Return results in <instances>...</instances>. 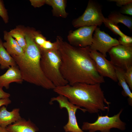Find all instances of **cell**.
Listing matches in <instances>:
<instances>
[{
	"label": "cell",
	"mask_w": 132,
	"mask_h": 132,
	"mask_svg": "<svg viewBox=\"0 0 132 132\" xmlns=\"http://www.w3.org/2000/svg\"><path fill=\"white\" fill-rule=\"evenodd\" d=\"M61 62L60 69L68 84L79 83L93 84L105 82L104 77L98 71L90 55V46L80 47L64 41L60 36L56 40Z\"/></svg>",
	"instance_id": "1"
},
{
	"label": "cell",
	"mask_w": 132,
	"mask_h": 132,
	"mask_svg": "<svg viewBox=\"0 0 132 132\" xmlns=\"http://www.w3.org/2000/svg\"><path fill=\"white\" fill-rule=\"evenodd\" d=\"M34 30L26 28L27 47L23 55L11 56L20 71L23 80L46 89H53L55 87L46 77L41 68V51L34 40Z\"/></svg>",
	"instance_id": "2"
},
{
	"label": "cell",
	"mask_w": 132,
	"mask_h": 132,
	"mask_svg": "<svg viewBox=\"0 0 132 132\" xmlns=\"http://www.w3.org/2000/svg\"><path fill=\"white\" fill-rule=\"evenodd\" d=\"M100 84H93L79 83L72 85L68 84L55 87L53 89L59 95L66 97L71 103L83 107L90 113L109 110L110 103L105 98Z\"/></svg>",
	"instance_id": "3"
},
{
	"label": "cell",
	"mask_w": 132,
	"mask_h": 132,
	"mask_svg": "<svg viewBox=\"0 0 132 132\" xmlns=\"http://www.w3.org/2000/svg\"><path fill=\"white\" fill-rule=\"evenodd\" d=\"M39 48L41 53V66L46 77L55 87L68 84L60 72L61 58L58 50H46Z\"/></svg>",
	"instance_id": "4"
},
{
	"label": "cell",
	"mask_w": 132,
	"mask_h": 132,
	"mask_svg": "<svg viewBox=\"0 0 132 132\" xmlns=\"http://www.w3.org/2000/svg\"><path fill=\"white\" fill-rule=\"evenodd\" d=\"M123 110L121 109L118 114L111 117L109 116L108 114L104 116L99 115L97 120L94 122H84L81 129L89 132H95L97 131L110 132V129L113 128L124 130L126 129V124L121 120L120 117Z\"/></svg>",
	"instance_id": "5"
},
{
	"label": "cell",
	"mask_w": 132,
	"mask_h": 132,
	"mask_svg": "<svg viewBox=\"0 0 132 132\" xmlns=\"http://www.w3.org/2000/svg\"><path fill=\"white\" fill-rule=\"evenodd\" d=\"M105 18L100 5L96 1L90 0L83 14L73 21L72 25L76 28L84 26H100L103 23Z\"/></svg>",
	"instance_id": "6"
},
{
	"label": "cell",
	"mask_w": 132,
	"mask_h": 132,
	"mask_svg": "<svg viewBox=\"0 0 132 132\" xmlns=\"http://www.w3.org/2000/svg\"><path fill=\"white\" fill-rule=\"evenodd\" d=\"M54 101L58 102L61 109L65 108L67 111L68 121L67 124L63 127L65 132H84L78 125L76 113L78 109H80L84 112L86 111V110L73 104L66 97L62 95H59L56 97L52 98L49 104H52Z\"/></svg>",
	"instance_id": "7"
},
{
	"label": "cell",
	"mask_w": 132,
	"mask_h": 132,
	"mask_svg": "<svg viewBox=\"0 0 132 132\" xmlns=\"http://www.w3.org/2000/svg\"><path fill=\"white\" fill-rule=\"evenodd\" d=\"M108 52L115 66L125 71L132 66V46L119 45L112 47Z\"/></svg>",
	"instance_id": "8"
},
{
	"label": "cell",
	"mask_w": 132,
	"mask_h": 132,
	"mask_svg": "<svg viewBox=\"0 0 132 132\" xmlns=\"http://www.w3.org/2000/svg\"><path fill=\"white\" fill-rule=\"evenodd\" d=\"M92 37L90 49L99 51L105 57L107 53L112 47L120 45L118 41L111 37L97 27L95 28Z\"/></svg>",
	"instance_id": "9"
},
{
	"label": "cell",
	"mask_w": 132,
	"mask_h": 132,
	"mask_svg": "<svg viewBox=\"0 0 132 132\" xmlns=\"http://www.w3.org/2000/svg\"><path fill=\"white\" fill-rule=\"evenodd\" d=\"M97 26L96 25L83 26L70 32L67 36L68 43L78 47L90 46L92 42L93 34Z\"/></svg>",
	"instance_id": "10"
},
{
	"label": "cell",
	"mask_w": 132,
	"mask_h": 132,
	"mask_svg": "<svg viewBox=\"0 0 132 132\" xmlns=\"http://www.w3.org/2000/svg\"><path fill=\"white\" fill-rule=\"evenodd\" d=\"M90 55L95 64L97 70L103 77H109L115 82L118 81L115 66L108 60L102 54L90 49Z\"/></svg>",
	"instance_id": "11"
},
{
	"label": "cell",
	"mask_w": 132,
	"mask_h": 132,
	"mask_svg": "<svg viewBox=\"0 0 132 132\" xmlns=\"http://www.w3.org/2000/svg\"><path fill=\"white\" fill-rule=\"evenodd\" d=\"M23 81L17 65L10 67L5 73L0 76V86L7 89L9 88L11 83L21 84Z\"/></svg>",
	"instance_id": "12"
},
{
	"label": "cell",
	"mask_w": 132,
	"mask_h": 132,
	"mask_svg": "<svg viewBox=\"0 0 132 132\" xmlns=\"http://www.w3.org/2000/svg\"><path fill=\"white\" fill-rule=\"evenodd\" d=\"M19 108H15L11 111H8L5 106L0 109V125L6 128L9 125L21 119Z\"/></svg>",
	"instance_id": "13"
},
{
	"label": "cell",
	"mask_w": 132,
	"mask_h": 132,
	"mask_svg": "<svg viewBox=\"0 0 132 132\" xmlns=\"http://www.w3.org/2000/svg\"><path fill=\"white\" fill-rule=\"evenodd\" d=\"M3 35L4 39L5 42L3 43V45L8 53L11 56H21L23 55L24 51L8 32L4 31Z\"/></svg>",
	"instance_id": "14"
},
{
	"label": "cell",
	"mask_w": 132,
	"mask_h": 132,
	"mask_svg": "<svg viewBox=\"0 0 132 132\" xmlns=\"http://www.w3.org/2000/svg\"><path fill=\"white\" fill-rule=\"evenodd\" d=\"M6 129L9 132H37L38 128L30 120L22 118L8 126Z\"/></svg>",
	"instance_id": "15"
},
{
	"label": "cell",
	"mask_w": 132,
	"mask_h": 132,
	"mask_svg": "<svg viewBox=\"0 0 132 132\" xmlns=\"http://www.w3.org/2000/svg\"><path fill=\"white\" fill-rule=\"evenodd\" d=\"M116 74L119 85L122 88V94L125 97H128L129 104L132 105V93L127 84L124 76L125 70L121 68L115 66Z\"/></svg>",
	"instance_id": "16"
},
{
	"label": "cell",
	"mask_w": 132,
	"mask_h": 132,
	"mask_svg": "<svg viewBox=\"0 0 132 132\" xmlns=\"http://www.w3.org/2000/svg\"><path fill=\"white\" fill-rule=\"evenodd\" d=\"M45 4L52 7L53 15L66 18L68 14L66 11V1L65 0H46Z\"/></svg>",
	"instance_id": "17"
},
{
	"label": "cell",
	"mask_w": 132,
	"mask_h": 132,
	"mask_svg": "<svg viewBox=\"0 0 132 132\" xmlns=\"http://www.w3.org/2000/svg\"><path fill=\"white\" fill-rule=\"evenodd\" d=\"M13 58L8 53L3 45L0 38V68L2 69H8L11 66H17Z\"/></svg>",
	"instance_id": "18"
},
{
	"label": "cell",
	"mask_w": 132,
	"mask_h": 132,
	"mask_svg": "<svg viewBox=\"0 0 132 132\" xmlns=\"http://www.w3.org/2000/svg\"><path fill=\"white\" fill-rule=\"evenodd\" d=\"M115 24L118 25L119 23H122L130 30L132 31V18L123 15L120 12L114 11L111 12L107 18Z\"/></svg>",
	"instance_id": "19"
},
{
	"label": "cell",
	"mask_w": 132,
	"mask_h": 132,
	"mask_svg": "<svg viewBox=\"0 0 132 132\" xmlns=\"http://www.w3.org/2000/svg\"><path fill=\"white\" fill-rule=\"evenodd\" d=\"M26 28L19 26L11 30L9 33L13 38H14L18 44L22 48L24 52L27 47L25 39Z\"/></svg>",
	"instance_id": "20"
},
{
	"label": "cell",
	"mask_w": 132,
	"mask_h": 132,
	"mask_svg": "<svg viewBox=\"0 0 132 132\" xmlns=\"http://www.w3.org/2000/svg\"><path fill=\"white\" fill-rule=\"evenodd\" d=\"M103 23L106 27L110 29L115 34L119 35L120 37L125 35L121 31L119 26L111 22L107 18H105Z\"/></svg>",
	"instance_id": "21"
},
{
	"label": "cell",
	"mask_w": 132,
	"mask_h": 132,
	"mask_svg": "<svg viewBox=\"0 0 132 132\" xmlns=\"http://www.w3.org/2000/svg\"><path fill=\"white\" fill-rule=\"evenodd\" d=\"M33 35L35 42L40 47L43 45L47 40L46 38L40 33L34 29L33 31Z\"/></svg>",
	"instance_id": "22"
},
{
	"label": "cell",
	"mask_w": 132,
	"mask_h": 132,
	"mask_svg": "<svg viewBox=\"0 0 132 132\" xmlns=\"http://www.w3.org/2000/svg\"><path fill=\"white\" fill-rule=\"evenodd\" d=\"M0 16L5 23H8L9 17L7 10L5 7L3 1L2 0H0Z\"/></svg>",
	"instance_id": "23"
},
{
	"label": "cell",
	"mask_w": 132,
	"mask_h": 132,
	"mask_svg": "<svg viewBox=\"0 0 132 132\" xmlns=\"http://www.w3.org/2000/svg\"><path fill=\"white\" fill-rule=\"evenodd\" d=\"M39 47L41 49L46 50H58V43L56 40L54 42L47 40L41 47Z\"/></svg>",
	"instance_id": "24"
},
{
	"label": "cell",
	"mask_w": 132,
	"mask_h": 132,
	"mask_svg": "<svg viewBox=\"0 0 132 132\" xmlns=\"http://www.w3.org/2000/svg\"><path fill=\"white\" fill-rule=\"evenodd\" d=\"M120 45L127 47L132 46V37L125 35L120 37L118 40Z\"/></svg>",
	"instance_id": "25"
},
{
	"label": "cell",
	"mask_w": 132,
	"mask_h": 132,
	"mask_svg": "<svg viewBox=\"0 0 132 132\" xmlns=\"http://www.w3.org/2000/svg\"><path fill=\"white\" fill-rule=\"evenodd\" d=\"M124 76L126 82L130 90H132V66L125 71Z\"/></svg>",
	"instance_id": "26"
},
{
	"label": "cell",
	"mask_w": 132,
	"mask_h": 132,
	"mask_svg": "<svg viewBox=\"0 0 132 132\" xmlns=\"http://www.w3.org/2000/svg\"><path fill=\"white\" fill-rule=\"evenodd\" d=\"M122 14L132 15V3L123 6L121 7L119 12Z\"/></svg>",
	"instance_id": "27"
},
{
	"label": "cell",
	"mask_w": 132,
	"mask_h": 132,
	"mask_svg": "<svg viewBox=\"0 0 132 132\" xmlns=\"http://www.w3.org/2000/svg\"><path fill=\"white\" fill-rule=\"evenodd\" d=\"M46 0H30L32 6L34 8L41 7L45 4Z\"/></svg>",
	"instance_id": "28"
},
{
	"label": "cell",
	"mask_w": 132,
	"mask_h": 132,
	"mask_svg": "<svg viewBox=\"0 0 132 132\" xmlns=\"http://www.w3.org/2000/svg\"><path fill=\"white\" fill-rule=\"evenodd\" d=\"M107 1L110 2H115L117 6L121 7L132 3V0H108Z\"/></svg>",
	"instance_id": "29"
},
{
	"label": "cell",
	"mask_w": 132,
	"mask_h": 132,
	"mask_svg": "<svg viewBox=\"0 0 132 132\" xmlns=\"http://www.w3.org/2000/svg\"><path fill=\"white\" fill-rule=\"evenodd\" d=\"M11 103L9 98L0 99V107L3 106H7Z\"/></svg>",
	"instance_id": "30"
},
{
	"label": "cell",
	"mask_w": 132,
	"mask_h": 132,
	"mask_svg": "<svg viewBox=\"0 0 132 132\" xmlns=\"http://www.w3.org/2000/svg\"><path fill=\"white\" fill-rule=\"evenodd\" d=\"M3 87L0 86V99L9 98L10 94L5 92L2 89Z\"/></svg>",
	"instance_id": "31"
},
{
	"label": "cell",
	"mask_w": 132,
	"mask_h": 132,
	"mask_svg": "<svg viewBox=\"0 0 132 132\" xmlns=\"http://www.w3.org/2000/svg\"><path fill=\"white\" fill-rule=\"evenodd\" d=\"M0 132H9L6 128H4L0 125Z\"/></svg>",
	"instance_id": "32"
}]
</instances>
